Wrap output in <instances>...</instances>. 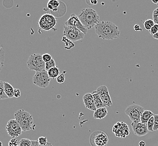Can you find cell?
Segmentation results:
<instances>
[{"label": "cell", "instance_id": "9a60e30c", "mask_svg": "<svg viewBox=\"0 0 158 146\" xmlns=\"http://www.w3.org/2000/svg\"><path fill=\"white\" fill-rule=\"evenodd\" d=\"M83 101L85 108H88L91 111H95L96 110L97 108L95 106L94 100L92 93H85L83 97Z\"/></svg>", "mask_w": 158, "mask_h": 146}, {"label": "cell", "instance_id": "7c38bea8", "mask_svg": "<svg viewBox=\"0 0 158 146\" xmlns=\"http://www.w3.org/2000/svg\"><path fill=\"white\" fill-rule=\"evenodd\" d=\"M98 95H100L102 101L104 104L105 106L110 107L113 105V102L111 99L110 95L109 92L108 87L106 86H100L96 89Z\"/></svg>", "mask_w": 158, "mask_h": 146}, {"label": "cell", "instance_id": "ab89813d", "mask_svg": "<svg viewBox=\"0 0 158 146\" xmlns=\"http://www.w3.org/2000/svg\"><path fill=\"white\" fill-rule=\"evenodd\" d=\"M145 142L144 141H140L139 142V146H145Z\"/></svg>", "mask_w": 158, "mask_h": 146}, {"label": "cell", "instance_id": "44dd1931", "mask_svg": "<svg viewBox=\"0 0 158 146\" xmlns=\"http://www.w3.org/2000/svg\"><path fill=\"white\" fill-rule=\"evenodd\" d=\"M154 114L152 111L145 110L141 116V119H140L141 122L143 124H147L148 122L150 119V118L154 116Z\"/></svg>", "mask_w": 158, "mask_h": 146}, {"label": "cell", "instance_id": "4316f807", "mask_svg": "<svg viewBox=\"0 0 158 146\" xmlns=\"http://www.w3.org/2000/svg\"><path fill=\"white\" fill-rule=\"evenodd\" d=\"M56 67V65L55 61L53 59L50 61L45 63V70H46L47 71L51 69Z\"/></svg>", "mask_w": 158, "mask_h": 146}, {"label": "cell", "instance_id": "7a4b0ae2", "mask_svg": "<svg viewBox=\"0 0 158 146\" xmlns=\"http://www.w3.org/2000/svg\"><path fill=\"white\" fill-rule=\"evenodd\" d=\"M78 18L87 30L95 27L100 22L98 13L92 8L83 9L79 14Z\"/></svg>", "mask_w": 158, "mask_h": 146}, {"label": "cell", "instance_id": "277c9868", "mask_svg": "<svg viewBox=\"0 0 158 146\" xmlns=\"http://www.w3.org/2000/svg\"><path fill=\"white\" fill-rule=\"evenodd\" d=\"M27 65L29 69L35 72L43 71L45 70V63L41 54H33L29 57L27 61Z\"/></svg>", "mask_w": 158, "mask_h": 146}, {"label": "cell", "instance_id": "f1b7e54d", "mask_svg": "<svg viewBox=\"0 0 158 146\" xmlns=\"http://www.w3.org/2000/svg\"><path fill=\"white\" fill-rule=\"evenodd\" d=\"M38 142L40 145L46 146L48 143V138L46 137H41L38 138Z\"/></svg>", "mask_w": 158, "mask_h": 146}, {"label": "cell", "instance_id": "52a82bcc", "mask_svg": "<svg viewBox=\"0 0 158 146\" xmlns=\"http://www.w3.org/2000/svg\"><path fill=\"white\" fill-rule=\"evenodd\" d=\"M63 35L70 41L76 42L83 39L85 34L75 27L65 26L64 27Z\"/></svg>", "mask_w": 158, "mask_h": 146}, {"label": "cell", "instance_id": "d590c367", "mask_svg": "<svg viewBox=\"0 0 158 146\" xmlns=\"http://www.w3.org/2000/svg\"><path fill=\"white\" fill-rule=\"evenodd\" d=\"M85 2H86V3H87V5H89V6H95L98 4V1H95V0L86 1Z\"/></svg>", "mask_w": 158, "mask_h": 146}, {"label": "cell", "instance_id": "7bdbcfd3", "mask_svg": "<svg viewBox=\"0 0 158 146\" xmlns=\"http://www.w3.org/2000/svg\"><path fill=\"white\" fill-rule=\"evenodd\" d=\"M40 146H53L52 145V144L51 143H50V142H48V144L46 145V146H41V145H40Z\"/></svg>", "mask_w": 158, "mask_h": 146}, {"label": "cell", "instance_id": "ffe728a7", "mask_svg": "<svg viewBox=\"0 0 158 146\" xmlns=\"http://www.w3.org/2000/svg\"><path fill=\"white\" fill-rule=\"evenodd\" d=\"M5 92L8 98L11 99L14 97V88L13 86L7 82H4Z\"/></svg>", "mask_w": 158, "mask_h": 146}, {"label": "cell", "instance_id": "9c48e42d", "mask_svg": "<svg viewBox=\"0 0 158 146\" xmlns=\"http://www.w3.org/2000/svg\"><path fill=\"white\" fill-rule=\"evenodd\" d=\"M144 111L145 109L142 106L136 104H133L130 105L127 107L125 110V113L132 122H141V116Z\"/></svg>", "mask_w": 158, "mask_h": 146}, {"label": "cell", "instance_id": "2e32d148", "mask_svg": "<svg viewBox=\"0 0 158 146\" xmlns=\"http://www.w3.org/2000/svg\"><path fill=\"white\" fill-rule=\"evenodd\" d=\"M67 10V7L65 3L62 1H60V6L59 7L57 11L55 13H51V14H52L55 18H60L63 16L65 14Z\"/></svg>", "mask_w": 158, "mask_h": 146}, {"label": "cell", "instance_id": "603a6c76", "mask_svg": "<svg viewBox=\"0 0 158 146\" xmlns=\"http://www.w3.org/2000/svg\"><path fill=\"white\" fill-rule=\"evenodd\" d=\"M5 57V52L2 46L0 45V72L2 71L4 67Z\"/></svg>", "mask_w": 158, "mask_h": 146}, {"label": "cell", "instance_id": "e0dca14e", "mask_svg": "<svg viewBox=\"0 0 158 146\" xmlns=\"http://www.w3.org/2000/svg\"><path fill=\"white\" fill-rule=\"evenodd\" d=\"M108 114V112L106 107L98 108L96 111H94V118L95 119H102L107 116Z\"/></svg>", "mask_w": 158, "mask_h": 146}, {"label": "cell", "instance_id": "e575fe53", "mask_svg": "<svg viewBox=\"0 0 158 146\" xmlns=\"http://www.w3.org/2000/svg\"><path fill=\"white\" fill-rule=\"evenodd\" d=\"M18 143L19 142L17 140L13 138L12 140H10V141L9 142V146H18Z\"/></svg>", "mask_w": 158, "mask_h": 146}, {"label": "cell", "instance_id": "bcb514c9", "mask_svg": "<svg viewBox=\"0 0 158 146\" xmlns=\"http://www.w3.org/2000/svg\"></svg>", "mask_w": 158, "mask_h": 146}, {"label": "cell", "instance_id": "6da1fadb", "mask_svg": "<svg viewBox=\"0 0 158 146\" xmlns=\"http://www.w3.org/2000/svg\"><path fill=\"white\" fill-rule=\"evenodd\" d=\"M95 33L98 38L104 40H113L119 38L120 32L119 28L113 22L102 21L95 27Z\"/></svg>", "mask_w": 158, "mask_h": 146}, {"label": "cell", "instance_id": "ac0fdd59", "mask_svg": "<svg viewBox=\"0 0 158 146\" xmlns=\"http://www.w3.org/2000/svg\"><path fill=\"white\" fill-rule=\"evenodd\" d=\"M92 95L93 98H94L95 106H96V107L97 109L98 108H102V107H106L105 106L104 104L103 103V102L102 101L100 95H98V93L97 91H96V90L92 92Z\"/></svg>", "mask_w": 158, "mask_h": 146}, {"label": "cell", "instance_id": "3957f363", "mask_svg": "<svg viewBox=\"0 0 158 146\" xmlns=\"http://www.w3.org/2000/svg\"><path fill=\"white\" fill-rule=\"evenodd\" d=\"M14 118L19 123L23 132H27L33 129L34 120L31 114L24 110H19L14 114Z\"/></svg>", "mask_w": 158, "mask_h": 146}, {"label": "cell", "instance_id": "cb8c5ba5", "mask_svg": "<svg viewBox=\"0 0 158 146\" xmlns=\"http://www.w3.org/2000/svg\"><path fill=\"white\" fill-rule=\"evenodd\" d=\"M7 99H8V97L5 92L4 82L0 80V99L3 100Z\"/></svg>", "mask_w": 158, "mask_h": 146}, {"label": "cell", "instance_id": "d6a6232c", "mask_svg": "<svg viewBox=\"0 0 158 146\" xmlns=\"http://www.w3.org/2000/svg\"><path fill=\"white\" fill-rule=\"evenodd\" d=\"M149 32L150 33V34L152 35H155V34H156L158 32V24H155L154 26L152 27V29L149 30Z\"/></svg>", "mask_w": 158, "mask_h": 146}, {"label": "cell", "instance_id": "7402d4cb", "mask_svg": "<svg viewBox=\"0 0 158 146\" xmlns=\"http://www.w3.org/2000/svg\"><path fill=\"white\" fill-rule=\"evenodd\" d=\"M48 75L51 79L57 78V76L59 75L60 70L57 67H54L48 71Z\"/></svg>", "mask_w": 158, "mask_h": 146}, {"label": "cell", "instance_id": "83f0119b", "mask_svg": "<svg viewBox=\"0 0 158 146\" xmlns=\"http://www.w3.org/2000/svg\"><path fill=\"white\" fill-rule=\"evenodd\" d=\"M154 126V116H152L150 118V119L147 123V127L149 132H154L153 130Z\"/></svg>", "mask_w": 158, "mask_h": 146}, {"label": "cell", "instance_id": "1f68e13d", "mask_svg": "<svg viewBox=\"0 0 158 146\" xmlns=\"http://www.w3.org/2000/svg\"><path fill=\"white\" fill-rule=\"evenodd\" d=\"M42 59L45 63L50 61L52 59L51 55L49 54H44L42 55Z\"/></svg>", "mask_w": 158, "mask_h": 146}, {"label": "cell", "instance_id": "60d3db41", "mask_svg": "<svg viewBox=\"0 0 158 146\" xmlns=\"http://www.w3.org/2000/svg\"><path fill=\"white\" fill-rule=\"evenodd\" d=\"M152 37H153V38H154V39H158V32L156 34H155V35H152Z\"/></svg>", "mask_w": 158, "mask_h": 146}, {"label": "cell", "instance_id": "d6986e66", "mask_svg": "<svg viewBox=\"0 0 158 146\" xmlns=\"http://www.w3.org/2000/svg\"><path fill=\"white\" fill-rule=\"evenodd\" d=\"M59 6H60V1H58L56 0H50L48 2V10L50 11L51 14L56 12Z\"/></svg>", "mask_w": 158, "mask_h": 146}, {"label": "cell", "instance_id": "8d00e7d4", "mask_svg": "<svg viewBox=\"0 0 158 146\" xmlns=\"http://www.w3.org/2000/svg\"><path fill=\"white\" fill-rule=\"evenodd\" d=\"M21 95V92L20 89H14V97L15 98H19Z\"/></svg>", "mask_w": 158, "mask_h": 146}, {"label": "cell", "instance_id": "30bf717a", "mask_svg": "<svg viewBox=\"0 0 158 146\" xmlns=\"http://www.w3.org/2000/svg\"><path fill=\"white\" fill-rule=\"evenodd\" d=\"M6 130L8 135L12 138L19 137L23 132L20 125L15 119H11L8 121Z\"/></svg>", "mask_w": 158, "mask_h": 146}, {"label": "cell", "instance_id": "8992f818", "mask_svg": "<svg viewBox=\"0 0 158 146\" xmlns=\"http://www.w3.org/2000/svg\"><path fill=\"white\" fill-rule=\"evenodd\" d=\"M108 140L107 134L102 131H95L89 137V143L91 146H106Z\"/></svg>", "mask_w": 158, "mask_h": 146}, {"label": "cell", "instance_id": "74e56055", "mask_svg": "<svg viewBox=\"0 0 158 146\" xmlns=\"http://www.w3.org/2000/svg\"><path fill=\"white\" fill-rule=\"evenodd\" d=\"M134 30L136 32H141L142 31V29L141 28L140 26L138 24H136L135 26H134Z\"/></svg>", "mask_w": 158, "mask_h": 146}, {"label": "cell", "instance_id": "484cf974", "mask_svg": "<svg viewBox=\"0 0 158 146\" xmlns=\"http://www.w3.org/2000/svg\"><path fill=\"white\" fill-rule=\"evenodd\" d=\"M32 145V140L29 139H22L20 140L18 143L19 146H31Z\"/></svg>", "mask_w": 158, "mask_h": 146}, {"label": "cell", "instance_id": "f35d334b", "mask_svg": "<svg viewBox=\"0 0 158 146\" xmlns=\"http://www.w3.org/2000/svg\"><path fill=\"white\" fill-rule=\"evenodd\" d=\"M31 146H40L38 140H32V145Z\"/></svg>", "mask_w": 158, "mask_h": 146}, {"label": "cell", "instance_id": "4fadbf2b", "mask_svg": "<svg viewBox=\"0 0 158 146\" xmlns=\"http://www.w3.org/2000/svg\"><path fill=\"white\" fill-rule=\"evenodd\" d=\"M65 26L75 27L79 29L80 31L82 32L85 35L87 33L88 30L83 25L82 22L79 20L78 16H77L75 14H72L70 15L69 19L65 22Z\"/></svg>", "mask_w": 158, "mask_h": 146}, {"label": "cell", "instance_id": "f546056e", "mask_svg": "<svg viewBox=\"0 0 158 146\" xmlns=\"http://www.w3.org/2000/svg\"><path fill=\"white\" fill-rule=\"evenodd\" d=\"M65 71L64 73L61 74L59 76H57V78H56V81H57V83L61 84V83L65 82Z\"/></svg>", "mask_w": 158, "mask_h": 146}, {"label": "cell", "instance_id": "b9f144b4", "mask_svg": "<svg viewBox=\"0 0 158 146\" xmlns=\"http://www.w3.org/2000/svg\"><path fill=\"white\" fill-rule=\"evenodd\" d=\"M152 2L157 5V3H158V0H152Z\"/></svg>", "mask_w": 158, "mask_h": 146}, {"label": "cell", "instance_id": "836d02e7", "mask_svg": "<svg viewBox=\"0 0 158 146\" xmlns=\"http://www.w3.org/2000/svg\"><path fill=\"white\" fill-rule=\"evenodd\" d=\"M154 126L153 128L154 131H156L158 130V114L154 115Z\"/></svg>", "mask_w": 158, "mask_h": 146}, {"label": "cell", "instance_id": "4dcf8cb0", "mask_svg": "<svg viewBox=\"0 0 158 146\" xmlns=\"http://www.w3.org/2000/svg\"><path fill=\"white\" fill-rule=\"evenodd\" d=\"M152 18L153 21L154 22L155 24L158 25V7L154 10L152 13Z\"/></svg>", "mask_w": 158, "mask_h": 146}, {"label": "cell", "instance_id": "ee69618b", "mask_svg": "<svg viewBox=\"0 0 158 146\" xmlns=\"http://www.w3.org/2000/svg\"><path fill=\"white\" fill-rule=\"evenodd\" d=\"M0 146H3V144H2V143L0 141Z\"/></svg>", "mask_w": 158, "mask_h": 146}, {"label": "cell", "instance_id": "5bb4252c", "mask_svg": "<svg viewBox=\"0 0 158 146\" xmlns=\"http://www.w3.org/2000/svg\"><path fill=\"white\" fill-rule=\"evenodd\" d=\"M133 133L138 137H142L148 133L147 124H143L141 122L133 121L131 124Z\"/></svg>", "mask_w": 158, "mask_h": 146}, {"label": "cell", "instance_id": "f6af8a7d", "mask_svg": "<svg viewBox=\"0 0 158 146\" xmlns=\"http://www.w3.org/2000/svg\"><path fill=\"white\" fill-rule=\"evenodd\" d=\"M158 5V3H157V5Z\"/></svg>", "mask_w": 158, "mask_h": 146}, {"label": "cell", "instance_id": "d4e9b609", "mask_svg": "<svg viewBox=\"0 0 158 146\" xmlns=\"http://www.w3.org/2000/svg\"><path fill=\"white\" fill-rule=\"evenodd\" d=\"M143 25H144V27L146 29V30H150L152 29V27L155 25V23L153 21V20L148 19L145 21V22H143Z\"/></svg>", "mask_w": 158, "mask_h": 146}, {"label": "cell", "instance_id": "ba28073f", "mask_svg": "<svg viewBox=\"0 0 158 146\" xmlns=\"http://www.w3.org/2000/svg\"><path fill=\"white\" fill-rule=\"evenodd\" d=\"M50 79L46 70L35 72L33 77V83L40 88H46L50 85Z\"/></svg>", "mask_w": 158, "mask_h": 146}, {"label": "cell", "instance_id": "5b68a950", "mask_svg": "<svg viewBox=\"0 0 158 146\" xmlns=\"http://www.w3.org/2000/svg\"><path fill=\"white\" fill-rule=\"evenodd\" d=\"M56 24V19L52 14L46 13L40 18L38 22V25L41 29L46 31H49L54 29Z\"/></svg>", "mask_w": 158, "mask_h": 146}, {"label": "cell", "instance_id": "8fae6325", "mask_svg": "<svg viewBox=\"0 0 158 146\" xmlns=\"http://www.w3.org/2000/svg\"><path fill=\"white\" fill-rule=\"evenodd\" d=\"M113 132L116 137L125 138L130 134V128L123 122H118L113 128Z\"/></svg>", "mask_w": 158, "mask_h": 146}]
</instances>
